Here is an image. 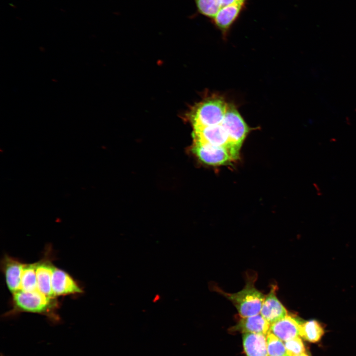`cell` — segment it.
<instances>
[{
  "label": "cell",
  "instance_id": "cell-13",
  "mask_svg": "<svg viewBox=\"0 0 356 356\" xmlns=\"http://www.w3.org/2000/svg\"><path fill=\"white\" fill-rule=\"evenodd\" d=\"M245 3H237L222 7L215 17L214 22L223 34H226L236 20Z\"/></svg>",
  "mask_w": 356,
  "mask_h": 356
},
{
  "label": "cell",
  "instance_id": "cell-21",
  "mask_svg": "<svg viewBox=\"0 0 356 356\" xmlns=\"http://www.w3.org/2000/svg\"><path fill=\"white\" fill-rule=\"evenodd\" d=\"M295 356H310L307 353H304L303 354H301L299 355Z\"/></svg>",
  "mask_w": 356,
  "mask_h": 356
},
{
  "label": "cell",
  "instance_id": "cell-9",
  "mask_svg": "<svg viewBox=\"0 0 356 356\" xmlns=\"http://www.w3.org/2000/svg\"><path fill=\"white\" fill-rule=\"evenodd\" d=\"M277 286L272 285L269 293L265 295L260 314L270 324L288 315V312L276 296Z\"/></svg>",
  "mask_w": 356,
  "mask_h": 356
},
{
  "label": "cell",
  "instance_id": "cell-19",
  "mask_svg": "<svg viewBox=\"0 0 356 356\" xmlns=\"http://www.w3.org/2000/svg\"><path fill=\"white\" fill-rule=\"evenodd\" d=\"M284 343L289 356H295L305 352L304 344L299 337Z\"/></svg>",
  "mask_w": 356,
  "mask_h": 356
},
{
  "label": "cell",
  "instance_id": "cell-2",
  "mask_svg": "<svg viewBox=\"0 0 356 356\" xmlns=\"http://www.w3.org/2000/svg\"><path fill=\"white\" fill-rule=\"evenodd\" d=\"M257 278L256 273L248 274L246 276L244 288L236 293L225 292L215 285L213 289L232 303L240 317L251 316L260 313L265 297V295L255 287V283Z\"/></svg>",
  "mask_w": 356,
  "mask_h": 356
},
{
  "label": "cell",
  "instance_id": "cell-16",
  "mask_svg": "<svg viewBox=\"0 0 356 356\" xmlns=\"http://www.w3.org/2000/svg\"><path fill=\"white\" fill-rule=\"evenodd\" d=\"M36 266L37 262L31 264H25L21 277V290L31 292L38 290L36 275Z\"/></svg>",
  "mask_w": 356,
  "mask_h": 356
},
{
  "label": "cell",
  "instance_id": "cell-17",
  "mask_svg": "<svg viewBox=\"0 0 356 356\" xmlns=\"http://www.w3.org/2000/svg\"><path fill=\"white\" fill-rule=\"evenodd\" d=\"M266 337L268 356H289L282 341L269 331Z\"/></svg>",
  "mask_w": 356,
  "mask_h": 356
},
{
  "label": "cell",
  "instance_id": "cell-1",
  "mask_svg": "<svg viewBox=\"0 0 356 356\" xmlns=\"http://www.w3.org/2000/svg\"><path fill=\"white\" fill-rule=\"evenodd\" d=\"M12 295V309L6 313V316L30 312L44 315L53 322L59 320L56 313L58 308L56 297L45 295L39 290L31 292L20 290Z\"/></svg>",
  "mask_w": 356,
  "mask_h": 356
},
{
  "label": "cell",
  "instance_id": "cell-6",
  "mask_svg": "<svg viewBox=\"0 0 356 356\" xmlns=\"http://www.w3.org/2000/svg\"><path fill=\"white\" fill-rule=\"evenodd\" d=\"M193 150L202 162L209 165H223L234 160L229 150L223 146L194 140Z\"/></svg>",
  "mask_w": 356,
  "mask_h": 356
},
{
  "label": "cell",
  "instance_id": "cell-8",
  "mask_svg": "<svg viewBox=\"0 0 356 356\" xmlns=\"http://www.w3.org/2000/svg\"><path fill=\"white\" fill-rule=\"evenodd\" d=\"M51 289L55 297L83 292L78 283L69 273L55 266L51 276Z\"/></svg>",
  "mask_w": 356,
  "mask_h": 356
},
{
  "label": "cell",
  "instance_id": "cell-11",
  "mask_svg": "<svg viewBox=\"0 0 356 356\" xmlns=\"http://www.w3.org/2000/svg\"><path fill=\"white\" fill-rule=\"evenodd\" d=\"M47 253L42 259L37 262L38 288L44 294L54 297L51 289V276L54 266Z\"/></svg>",
  "mask_w": 356,
  "mask_h": 356
},
{
  "label": "cell",
  "instance_id": "cell-4",
  "mask_svg": "<svg viewBox=\"0 0 356 356\" xmlns=\"http://www.w3.org/2000/svg\"><path fill=\"white\" fill-rule=\"evenodd\" d=\"M222 122L214 126L194 129V140L224 147L229 150L234 160L236 159L239 151L236 149L231 142L228 134Z\"/></svg>",
  "mask_w": 356,
  "mask_h": 356
},
{
  "label": "cell",
  "instance_id": "cell-20",
  "mask_svg": "<svg viewBox=\"0 0 356 356\" xmlns=\"http://www.w3.org/2000/svg\"><path fill=\"white\" fill-rule=\"evenodd\" d=\"M246 0H220L222 7L237 3H245Z\"/></svg>",
  "mask_w": 356,
  "mask_h": 356
},
{
  "label": "cell",
  "instance_id": "cell-3",
  "mask_svg": "<svg viewBox=\"0 0 356 356\" xmlns=\"http://www.w3.org/2000/svg\"><path fill=\"white\" fill-rule=\"evenodd\" d=\"M229 103L220 95H213L198 103L190 113L194 129L212 126L222 122Z\"/></svg>",
  "mask_w": 356,
  "mask_h": 356
},
{
  "label": "cell",
  "instance_id": "cell-14",
  "mask_svg": "<svg viewBox=\"0 0 356 356\" xmlns=\"http://www.w3.org/2000/svg\"><path fill=\"white\" fill-rule=\"evenodd\" d=\"M243 346L247 356H268L267 337L265 335L244 333Z\"/></svg>",
  "mask_w": 356,
  "mask_h": 356
},
{
  "label": "cell",
  "instance_id": "cell-10",
  "mask_svg": "<svg viewBox=\"0 0 356 356\" xmlns=\"http://www.w3.org/2000/svg\"><path fill=\"white\" fill-rule=\"evenodd\" d=\"M302 324L296 317L288 314L270 324L269 332L284 342L300 336Z\"/></svg>",
  "mask_w": 356,
  "mask_h": 356
},
{
  "label": "cell",
  "instance_id": "cell-5",
  "mask_svg": "<svg viewBox=\"0 0 356 356\" xmlns=\"http://www.w3.org/2000/svg\"><path fill=\"white\" fill-rule=\"evenodd\" d=\"M222 124L228 134L231 142L239 151L249 129L232 104H229Z\"/></svg>",
  "mask_w": 356,
  "mask_h": 356
},
{
  "label": "cell",
  "instance_id": "cell-7",
  "mask_svg": "<svg viewBox=\"0 0 356 356\" xmlns=\"http://www.w3.org/2000/svg\"><path fill=\"white\" fill-rule=\"evenodd\" d=\"M24 265V263L7 254L4 255L0 261L1 270L4 274L7 288L12 294L21 290Z\"/></svg>",
  "mask_w": 356,
  "mask_h": 356
},
{
  "label": "cell",
  "instance_id": "cell-18",
  "mask_svg": "<svg viewBox=\"0 0 356 356\" xmlns=\"http://www.w3.org/2000/svg\"><path fill=\"white\" fill-rule=\"evenodd\" d=\"M195 1L198 12L212 19L222 8L220 0H195Z\"/></svg>",
  "mask_w": 356,
  "mask_h": 356
},
{
  "label": "cell",
  "instance_id": "cell-12",
  "mask_svg": "<svg viewBox=\"0 0 356 356\" xmlns=\"http://www.w3.org/2000/svg\"><path fill=\"white\" fill-rule=\"evenodd\" d=\"M270 324L261 314L242 317L231 329L243 333H252L267 335L269 331Z\"/></svg>",
  "mask_w": 356,
  "mask_h": 356
},
{
  "label": "cell",
  "instance_id": "cell-15",
  "mask_svg": "<svg viewBox=\"0 0 356 356\" xmlns=\"http://www.w3.org/2000/svg\"><path fill=\"white\" fill-rule=\"evenodd\" d=\"M324 334L323 327L317 320H311L302 324L300 336L309 342H318Z\"/></svg>",
  "mask_w": 356,
  "mask_h": 356
},
{
  "label": "cell",
  "instance_id": "cell-22",
  "mask_svg": "<svg viewBox=\"0 0 356 356\" xmlns=\"http://www.w3.org/2000/svg\"><path fill=\"white\" fill-rule=\"evenodd\" d=\"M1 356H3L1 355Z\"/></svg>",
  "mask_w": 356,
  "mask_h": 356
}]
</instances>
